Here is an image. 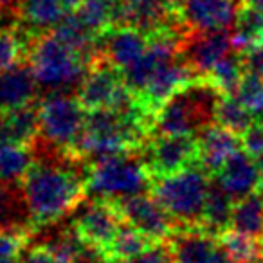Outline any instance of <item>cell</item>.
Returning <instances> with one entry per match:
<instances>
[{
  "instance_id": "obj_1",
  "label": "cell",
  "mask_w": 263,
  "mask_h": 263,
  "mask_svg": "<svg viewBox=\"0 0 263 263\" xmlns=\"http://www.w3.org/2000/svg\"><path fill=\"white\" fill-rule=\"evenodd\" d=\"M87 193V177L78 175V164L33 162L22 179V195L31 227L54 223L72 211Z\"/></svg>"
},
{
  "instance_id": "obj_2",
  "label": "cell",
  "mask_w": 263,
  "mask_h": 263,
  "mask_svg": "<svg viewBox=\"0 0 263 263\" xmlns=\"http://www.w3.org/2000/svg\"><path fill=\"white\" fill-rule=\"evenodd\" d=\"M222 92L208 76H197L175 92L155 114V136H198L215 123V112Z\"/></svg>"
},
{
  "instance_id": "obj_3",
  "label": "cell",
  "mask_w": 263,
  "mask_h": 263,
  "mask_svg": "<svg viewBox=\"0 0 263 263\" xmlns=\"http://www.w3.org/2000/svg\"><path fill=\"white\" fill-rule=\"evenodd\" d=\"M29 65L40 88L49 92H67L80 87L90 62L65 45L52 33H42L29 45Z\"/></svg>"
},
{
  "instance_id": "obj_4",
  "label": "cell",
  "mask_w": 263,
  "mask_h": 263,
  "mask_svg": "<svg viewBox=\"0 0 263 263\" xmlns=\"http://www.w3.org/2000/svg\"><path fill=\"white\" fill-rule=\"evenodd\" d=\"M211 177L198 164L177 173L152 179V195L175 220L177 227L198 226L202 222Z\"/></svg>"
},
{
  "instance_id": "obj_5",
  "label": "cell",
  "mask_w": 263,
  "mask_h": 263,
  "mask_svg": "<svg viewBox=\"0 0 263 263\" xmlns=\"http://www.w3.org/2000/svg\"><path fill=\"white\" fill-rule=\"evenodd\" d=\"M150 187L152 177L136 152H123L94 161L87 173V193L103 200L146 193Z\"/></svg>"
},
{
  "instance_id": "obj_6",
  "label": "cell",
  "mask_w": 263,
  "mask_h": 263,
  "mask_svg": "<svg viewBox=\"0 0 263 263\" xmlns=\"http://www.w3.org/2000/svg\"><path fill=\"white\" fill-rule=\"evenodd\" d=\"M87 110L78 98L67 92H51L38 103L40 136L54 150L74 155V148L85 126Z\"/></svg>"
},
{
  "instance_id": "obj_7",
  "label": "cell",
  "mask_w": 263,
  "mask_h": 263,
  "mask_svg": "<svg viewBox=\"0 0 263 263\" xmlns=\"http://www.w3.org/2000/svg\"><path fill=\"white\" fill-rule=\"evenodd\" d=\"M141 161L152 179L177 173L184 168L198 164L197 136H155L139 150Z\"/></svg>"
},
{
  "instance_id": "obj_8",
  "label": "cell",
  "mask_w": 263,
  "mask_h": 263,
  "mask_svg": "<svg viewBox=\"0 0 263 263\" xmlns=\"http://www.w3.org/2000/svg\"><path fill=\"white\" fill-rule=\"evenodd\" d=\"M112 202L116 204L117 211L121 213L124 222L139 229L141 233L148 234L155 241L168 240L173 234V231L177 229L175 220L159 204V200L154 195H128V197H121Z\"/></svg>"
},
{
  "instance_id": "obj_9",
  "label": "cell",
  "mask_w": 263,
  "mask_h": 263,
  "mask_svg": "<svg viewBox=\"0 0 263 263\" xmlns=\"http://www.w3.org/2000/svg\"><path fill=\"white\" fill-rule=\"evenodd\" d=\"M175 263H233L218 236L202 226H186L168 238Z\"/></svg>"
},
{
  "instance_id": "obj_10",
  "label": "cell",
  "mask_w": 263,
  "mask_h": 263,
  "mask_svg": "<svg viewBox=\"0 0 263 263\" xmlns=\"http://www.w3.org/2000/svg\"><path fill=\"white\" fill-rule=\"evenodd\" d=\"M233 51L231 31H193L186 33L180 45V56L197 76H208L213 67Z\"/></svg>"
},
{
  "instance_id": "obj_11",
  "label": "cell",
  "mask_w": 263,
  "mask_h": 263,
  "mask_svg": "<svg viewBox=\"0 0 263 263\" xmlns=\"http://www.w3.org/2000/svg\"><path fill=\"white\" fill-rule=\"evenodd\" d=\"M236 0H179L175 16L186 33L229 29L236 16Z\"/></svg>"
},
{
  "instance_id": "obj_12",
  "label": "cell",
  "mask_w": 263,
  "mask_h": 263,
  "mask_svg": "<svg viewBox=\"0 0 263 263\" xmlns=\"http://www.w3.org/2000/svg\"><path fill=\"white\" fill-rule=\"evenodd\" d=\"M123 223V216L112 200L96 198L92 204L78 213L74 227L87 243L106 251Z\"/></svg>"
},
{
  "instance_id": "obj_13",
  "label": "cell",
  "mask_w": 263,
  "mask_h": 263,
  "mask_svg": "<svg viewBox=\"0 0 263 263\" xmlns=\"http://www.w3.org/2000/svg\"><path fill=\"white\" fill-rule=\"evenodd\" d=\"M123 83V72L114 67L105 56H99L85 74L76 98L87 112L108 108Z\"/></svg>"
},
{
  "instance_id": "obj_14",
  "label": "cell",
  "mask_w": 263,
  "mask_h": 263,
  "mask_svg": "<svg viewBox=\"0 0 263 263\" xmlns=\"http://www.w3.org/2000/svg\"><path fill=\"white\" fill-rule=\"evenodd\" d=\"M148 49V34L137 27H110L99 36V52L123 72L137 62Z\"/></svg>"
},
{
  "instance_id": "obj_15",
  "label": "cell",
  "mask_w": 263,
  "mask_h": 263,
  "mask_svg": "<svg viewBox=\"0 0 263 263\" xmlns=\"http://www.w3.org/2000/svg\"><path fill=\"white\" fill-rule=\"evenodd\" d=\"M198 139V166L215 177L231 155L241 150V139L238 134L220 126L218 123L209 124L197 136Z\"/></svg>"
},
{
  "instance_id": "obj_16",
  "label": "cell",
  "mask_w": 263,
  "mask_h": 263,
  "mask_svg": "<svg viewBox=\"0 0 263 263\" xmlns=\"http://www.w3.org/2000/svg\"><path fill=\"white\" fill-rule=\"evenodd\" d=\"M213 179L234 198L247 197V195L254 193L258 190V184L261 180V172H259L258 164H256L254 157L247 154L241 148L236 154L231 155V159L222 166L218 173Z\"/></svg>"
},
{
  "instance_id": "obj_17",
  "label": "cell",
  "mask_w": 263,
  "mask_h": 263,
  "mask_svg": "<svg viewBox=\"0 0 263 263\" xmlns=\"http://www.w3.org/2000/svg\"><path fill=\"white\" fill-rule=\"evenodd\" d=\"M38 83L29 63L6 69L0 72V112L20 108L34 103L38 94Z\"/></svg>"
},
{
  "instance_id": "obj_18",
  "label": "cell",
  "mask_w": 263,
  "mask_h": 263,
  "mask_svg": "<svg viewBox=\"0 0 263 263\" xmlns=\"http://www.w3.org/2000/svg\"><path fill=\"white\" fill-rule=\"evenodd\" d=\"M40 136L38 103L0 112V143H18L29 146Z\"/></svg>"
},
{
  "instance_id": "obj_19",
  "label": "cell",
  "mask_w": 263,
  "mask_h": 263,
  "mask_svg": "<svg viewBox=\"0 0 263 263\" xmlns=\"http://www.w3.org/2000/svg\"><path fill=\"white\" fill-rule=\"evenodd\" d=\"M67 13L62 0H20L18 24L31 36L54 29Z\"/></svg>"
},
{
  "instance_id": "obj_20",
  "label": "cell",
  "mask_w": 263,
  "mask_h": 263,
  "mask_svg": "<svg viewBox=\"0 0 263 263\" xmlns=\"http://www.w3.org/2000/svg\"><path fill=\"white\" fill-rule=\"evenodd\" d=\"M231 42L233 49L238 52L263 45V11L238 2L236 16L231 29Z\"/></svg>"
},
{
  "instance_id": "obj_21",
  "label": "cell",
  "mask_w": 263,
  "mask_h": 263,
  "mask_svg": "<svg viewBox=\"0 0 263 263\" xmlns=\"http://www.w3.org/2000/svg\"><path fill=\"white\" fill-rule=\"evenodd\" d=\"M234 202L236 200L211 177V186H209V193H208V198H205L202 222L198 223V226L204 227L208 233L215 234V236H220V234L229 229V226H231Z\"/></svg>"
},
{
  "instance_id": "obj_22",
  "label": "cell",
  "mask_w": 263,
  "mask_h": 263,
  "mask_svg": "<svg viewBox=\"0 0 263 263\" xmlns=\"http://www.w3.org/2000/svg\"><path fill=\"white\" fill-rule=\"evenodd\" d=\"M229 229L247 234L256 240L263 236V198L258 191L234 202Z\"/></svg>"
},
{
  "instance_id": "obj_23",
  "label": "cell",
  "mask_w": 263,
  "mask_h": 263,
  "mask_svg": "<svg viewBox=\"0 0 263 263\" xmlns=\"http://www.w3.org/2000/svg\"><path fill=\"white\" fill-rule=\"evenodd\" d=\"M33 162L27 144L0 143V184H20Z\"/></svg>"
},
{
  "instance_id": "obj_24",
  "label": "cell",
  "mask_w": 263,
  "mask_h": 263,
  "mask_svg": "<svg viewBox=\"0 0 263 263\" xmlns=\"http://www.w3.org/2000/svg\"><path fill=\"white\" fill-rule=\"evenodd\" d=\"M154 243V238H150L148 234L141 233L139 229H136V227H132L130 223L124 222L121 226V229L117 231V234L114 236V240L110 241V245L106 247L105 254L112 263L124 261V259L139 256L141 252L150 249Z\"/></svg>"
},
{
  "instance_id": "obj_25",
  "label": "cell",
  "mask_w": 263,
  "mask_h": 263,
  "mask_svg": "<svg viewBox=\"0 0 263 263\" xmlns=\"http://www.w3.org/2000/svg\"><path fill=\"white\" fill-rule=\"evenodd\" d=\"M254 121L256 117L236 98V94H222V98L218 99V105H216L215 123L241 136Z\"/></svg>"
},
{
  "instance_id": "obj_26",
  "label": "cell",
  "mask_w": 263,
  "mask_h": 263,
  "mask_svg": "<svg viewBox=\"0 0 263 263\" xmlns=\"http://www.w3.org/2000/svg\"><path fill=\"white\" fill-rule=\"evenodd\" d=\"M243 74H245V67H243L241 52L233 49L229 54L223 56L213 67V70L208 74V78L222 94H236Z\"/></svg>"
},
{
  "instance_id": "obj_27",
  "label": "cell",
  "mask_w": 263,
  "mask_h": 263,
  "mask_svg": "<svg viewBox=\"0 0 263 263\" xmlns=\"http://www.w3.org/2000/svg\"><path fill=\"white\" fill-rule=\"evenodd\" d=\"M218 240L233 263H254L261 258V245L256 238L227 229L220 234Z\"/></svg>"
},
{
  "instance_id": "obj_28",
  "label": "cell",
  "mask_w": 263,
  "mask_h": 263,
  "mask_svg": "<svg viewBox=\"0 0 263 263\" xmlns=\"http://www.w3.org/2000/svg\"><path fill=\"white\" fill-rule=\"evenodd\" d=\"M11 186L13 184H0V231L24 233V227H20V218L22 216L29 218V215H22V211H27V205L22 190L18 195Z\"/></svg>"
},
{
  "instance_id": "obj_29",
  "label": "cell",
  "mask_w": 263,
  "mask_h": 263,
  "mask_svg": "<svg viewBox=\"0 0 263 263\" xmlns=\"http://www.w3.org/2000/svg\"><path fill=\"white\" fill-rule=\"evenodd\" d=\"M74 13L78 18L85 24L90 33L96 36H101L112 27V15H110V2L108 0H83Z\"/></svg>"
},
{
  "instance_id": "obj_30",
  "label": "cell",
  "mask_w": 263,
  "mask_h": 263,
  "mask_svg": "<svg viewBox=\"0 0 263 263\" xmlns=\"http://www.w3.org/2000/svg\"><path fill=\"white\" fill-rule=\"evenodd\" d=\"M236 98L247 106V110L256 117L263 119V78L258 74L245 72L236 90Z\"/></svg>"
},
{
  "instance_id": "obj_31",
  "label": "cell",
  "mask_w": 263,
  "mask_h": 263,
  "mask_svg": "<svg viewBox=\"0 0 263 263\" xmlns=\"http://www.w3.org/2000/svg\"><path fill=\"white\" fill-rule=\"evenodd\" d=\"M116 263H175V259H173V252L168 240H162V241H155L150 249L141 252L136 258L124 259V261H116Z\"/></svg>"
},
{
  "instance_id": "obj_32",
  "label": "cell",
  "mask_w": 263,
  "mask_h": 263,
  "mask_svg": "<svg viewBox=\"0 0 263 263\" xmlns=\"http://www.w3.org/2000/svg\"><path fill=\"white\" fill-rule=\"evenodd\" d=\"M26 247V233L0 231V258H18Z\"/></svg>"
},
{
  "instance_id": "obj_33",
  "label": "cell",
  "mask_w": 263,
  "mask_h": 263,
  "mask_svg": "<svg viewBox=\"0 0 263 263\" xmlns=\"http://www.w3.org/2000/svg\"><path fill=\"white\" fill-rule=\"evenodd\" d=\"M241 148L247 152L251 157H258L263 154V121L256 119L247 130L240 136Z\"/></svg>"
},
{
  "instance_id": "obj_34",
  "label": "cell",
  "mask_w": 263,
  "mask_h": 263,
  "mask_svg": "<svg viewBox=\"0 0 263 263\" xmlns=\"http://www.w3.org/2000/svg\"><path fill=\"white\" fill-rule=\"evenodd\" d=\"M20 263H54L49 245H33V247H24L18 256Z\"/></svg>"
},
{
  "instance_id": "obj_35",
  "label": "cell",
  "mask_w": 263,
  "mask_h": 263,
  "mask_svg": "<svg viewBox=\"0 0 263 263\" xmlns=\"http://www.w3.org/2000/svg\"><path fill=\"white\" fill-rule=\"evenodd\" d=\"M241 58H243L245 72L258 74V76L263 78V45L243 51L241 52Z\"/></svg>"
},
{
  "instance_id": "obj_36",
  "label": "cell",
  "mask_w": 263,
  "mask_h": 263,
  "mask_svg": "<svg viewBox=\"0 0 263 263\" xmlns=\"http://www.w3.org/2000/svg\"><path fill=\"white\" fill-rule=\"evenodd\" d=\"M62 2H63V6H65L67 11H74V9H76L83 0H62Z\"/></svg>"
},
{
  "instance_id": "obj_37",
  "label": "cell",
  "mask_w": 263,
  "mask_h": 263,
  "mask_svg": "<svg viewBox=\"0 0 263 263\" xmlns=\"http://www.w3.org/2000/svg\"><path fill=\"white\" fill-rule=\"evenodd\" d=\"M238 2H243V4H249V6H252V8L263 11V0H238Z\"/></svg>"
},
{
  "instance_id": "obj_38",
  "label": "cell",
  "mask_w": 263,
  "mask_h": 263,
  "mask_svg": "<svg viewBox=\"0 0 263 263\" xmlns=\"http://www.w3.org/2000/svg\"><path fill=\"white\" fill-rule=\"evenodd\" d=\"M254 161H256V164H258L259 172H261V177H263V154H259L258 157H254Z\"/></svg>"
},
{
  "instance_id": "obj_39",
  "label": "cell",
  "mask_w": 263,
  "mask_h": 263,
  "mask_svg": "<svg viewBox=\"0 0 263 263\" xmlns=\"http://www.w3.org/2000/svg\"><path fill=\"white\" fill-rule=\"evenodd\" d=\"M0 263H20L18 258H0Z\"/></svg>"
}]
</instances>
